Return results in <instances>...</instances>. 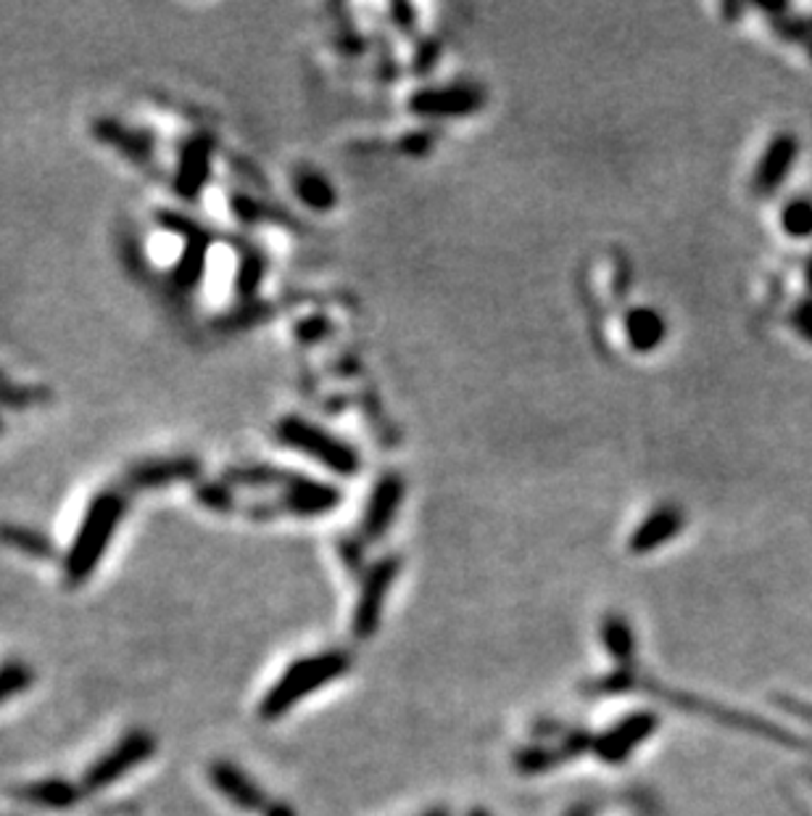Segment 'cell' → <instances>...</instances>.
Wrapping results in <instances>:
<instances>
[{"mask_svg": "<svg viewBox=\"0 0 812 816\" xmlns=\"http://www.w3.org/2000/svg\"><path fill=\"white\" fill-rule=\"evenodd\" d=\"M124 513H128V497H124L122 489H104L93 497L80 520L77 533H74V542L64 552L66 587H80L96 574L119 524H122Z\"/></svg>", "mask_w": 812, "mask_h": 816, "instance_id": "1", "label": "cell"}, {"mask_svg": "<svg viewBox=\"0 0 812 816\" xmlns=\"http://www.w3.org/2000/svg\"><path fill=\"white\" fill-rule=\"evenodd\" d=\"M351 669V658L341 650L332 652H319V656L301 658L282 671V676L277 680L272 687L267 689L259 703V717L264 721H275L286 717L288 711L306 698V695L317 693L325 684L336 682L338 676H343Z\"/></svg>", "mask_w": 812, "mask_h": 816, "instance_id": "2", "label": "cell"}, {"mask_svg": "<svg viewBox=\"0 0 812 816\" xmlns=\"http://www.w3.org/2000/svg\"><path fill=\"white\" fill-rule=\"evenodd\" d=\"M275 433L286 447L301 452V455H306L310 460L332 470V473L356 476L359 468H362V457H359V452L351 447L349 442L332 436L330 431L319 429L312 420L288 416L277 423Z\"/></svg>", "mask_w": 812, "mask_h": 816, "instance_id": "3", "label": "cell"}, {"mask_svg": "<svg viewBox=\"0 0 812 816\" xmlns=\"http://www.w3.org/2000/svg\"><path fill=\"white\" fill-rule=\"evenodd\" d=\"M156 748H159V743H156V737L148 730L124 732L109 751L100 753L96 761L82 771L80 784L85 790V795L109 790L111 784L128 777L132 769L143 767L154 756Z\"/></svg>", "mask_w": 812, "mask_h": 816, "instance_id": "4", "label": "cell"}, {"mask_svg": "<svg viewBox=\"0 0 812 816\" xmlns=\"http://www.w3.org/2000/svg\"><path fill=\"white\" fill-rule=\"evenodd\" d=\"M486 93L475 85L423 87L409 98V111L423 119H455L470 117L483 109Z\"/></svg>", "mask_w": 812, "mask_h": 816, "instance_id": "5", "label": "cell"}, {"mask_svg": "<svg viewBox=\"0 0 812 816\" xmlns=\"http://www.w3.org/2000/svg\"><path fill=\"white\" fill-rule=\"evenodd\" d=\"M399 571V557H383V561H377L375 566H369L367 574H364L362 592H359L354 611V634L359 639H367L375 634L377 624H380L383 602H386L388 589L393 587Z\"/></svg>", "mask_w": 812, "mask_h": 816, "instance_id": "6", "label": "cell"}, {"mask_svg": "<svg viewBox=\"0 0 812 816\" xmlns=\"http://www.w3.org/2000/svg\"><path fill=\"white\" fill-rule=\"evenodd\" d=\"M404 492L407 483L399 473H386L377 479L373 494H369L367 500V511H364L362 518V537L367 539V542H377V539L386 537L390 524L399 516Z\"/></svg>", "mask_w": 812, "mask_h": 816, "instance_id": "7", "label": "cell"}, {"mask_svg": "<svg viewBox=\"0 0 812 816\" xmlns=\"http://www.w3.org/2000/svg\"><path fill=\"white\" fill-rule=\"evenodd\" d=\"M657 724L659 721L652 711L631 713L594 740V753L607 764H622L635 745L644 743L657 730Z\"/></svg>", "mask_w": 812, "mask_h": 816, "instance_id": "8", "label": "cell"}, {"mask_svg": "<svg viewBox=\"0 0 812 816\" xmlns=\"http://www.w3.org/2000/svg\"><path fill=\"white\" fill-rule=\"evenodd\" d=\"M799 156V141L791 133H778L767 143V148L760 156L758 169H754L752 188L758 196L771 199L780 185L786 183V178L791 175V169L797 165Z\"/></svg>", "mask_w": 812, "mask_h": 816, "instance_id": "9", "label": "cell"}, {"mask_svg": "<svg viewBox=\"0 0 812 816\" xmlns=\"http://www.w3.org/2000/svg\"><path fill=\"white\" fill-rule=\"evenodd\" d=\"M209 782L232 806L245 814H264L269 808L267 793L232 761H214L209 767Z\"/></svg>", "mask_w": 812, "mask_h": 816, "instance_id": "10", "label": "cell"}, {"mask_svg": "<svg viewBox=\"0 0 812 816\" xmlns=\"http://www.w3.org/2000/svg\"><path fill=\"white\" fill-rule=\"evenodd\" d=\"M211 137L195 135L191 141H185V146L180 148L178 172H174V193L178 196L185 201H195L201 196V191L211 178Z\"/></svg>", "mask_w": 812, "mask_h": 816, "instance_id": "11", "label": "cell"}, {"mask_svg": "<svg viewBox=\"0 0 812 816\" xmlns=\"http://www.w3.org/2000/svg\"><path fill=\"white\" fill-rule=\"evenodd\" d=\"M14 795L22 803L35 808H48V812H66L74 808L85 795L80 782L66 780V777H43V780L27 782L14 790Z\"/></svg>", "mask_w": 812, "mask_h": 816, "instance_id": "12", "label": "cell"}, {"mask_svg": "<svg viewBox=\"0 0 812 816\" xmlns=\"http://www.w3.org/2000/svg\"><path fill=\"white\" fill-rule=\"evenodd\" d=\"M341 505V492L330 483L312 479H288L282 492V507L295 516H325Z\"/></svg>", "mask_w": 812, "mask_h": 816, "instance_id": "13", "label": "cell"}, {"mask_svg": "<svg viewBox=\"0 0 812 816\" xmlns=\"http://www.w3.org/2000/svg\"><path fill=\"white\" fill-rule=\"evenodd\" d=\"M201 466L193 457H163V460L137 463L124 476V487L130 489H159L174 481H191L198 476Z\"/></svg>", "mask_w": 812, "mask_h": 816, "instance_id": "14", "label": "cell"}, {"mask_svg": "<svg viewBox=\"0 0 812 816\" xmlns=\"http://www.w3.org/2000/svg\"><path fill=\"white\" fill-rule=\"evenodd\" d=\"M683 520V513L678 511V507H657V511H652L650 516L641 520L639 529L631 533L628 548H631L633 555H650V552L663 548V544H667L670 539H676L678 533H681Z\"/></svg>", "mask_w": 812, "mask_h": 816, "instance_id": "15", "label": "cell"}, {"mask_svg": "<svg viewBox=\"0 0 812 816\" xmlns=\"http://www.w3.org/2000/svg\"><path fill=\"white\" fill-rule=\"evenodd\" d=\"M626 334L635 351H652L665 341L667 325L652 307H635L626 315Z\"/></svg>", "mask_w": 812, "mask_h": 816, "instance_id": "16", "label": "cell"}, {"mask_svg": "<svg viewBox=\"0 0 812 816\" xmlns=\"http://www.w3.org/2000/svg\"><path fill=\"white\" fill-rule=\"evenodd\" d=\"M0 544L33 557V561H56V542L40 529H27L16 524H0Z\"/></svg>", "mask_w": 812, "mask_h": 816, "instance_id": "17", "label": "cell"}, {"mask_svg": "<svg viewBox=\"0 0 812 816\" xmlns=\"http://www.w3.org/2000/svg\"><path fill=\"white\" fill-rule=\"evenodd\" d=\"M594 748V740L589 734H572V737L565 740L557 751H546V748H531L522 751L518 756V767L522 771H544L549 767H557V764L568 761V758L581 756L583 751Z\"/></svg>", "mask_w": 812, "mask_h": 816, "instance_id": "18", "label": "cell"}, {"mask_svg": "<svg viewBox=\"0 0 812 816\" xmlns=\"http://www.w3.org/2000/svg\"><path fill=\"white\" fill-rule=\"evenodd\" d=\"M295 196L304 201L310 209L327 212L336 206V188L330 185V180L323 178L317 172H299L295 175Z\"/></svg>", "mask_w": 812, "mask_h": 816, "instance_id": "19", "label": "cell"}, {"mask_svg": "<svg viewBox=\"0 0 812 816\" xmlns=\"http://www.w3.org/2000/svg\"><path fill=\"white\" fill-rule=\"evenodd\" d=\"M602 639L604 648L609 650V656L618 663H628L633 656V632L622 616H607L602 621Z\"/></svg>", "mask_w": 812, "mask_h": 816, "instance_id": "20", "label": "cell"}, {"mask_svg": "<svg viewBox=\"0 0 812 816\" xmlns=\"http://www.w3.org/2000/svg\"><path fill=\"white\" fill-rule=\"evenodd\" d=\"M35 684V669L29 663L11 658V661L0 663V706L14 700L16 695L27 693Z\"/></svg>", "mask_w": 812, "mask_h": 816, "instance_id": "21", "label": "cell"}, {"mask_svg": "<svg viewBox=\"0 0 812 816\" xmlns=\"http://www.w3.org/2000/svg\"><path fill=\"white\" fill-rule=\"evenodd\" d=\"M780 228L789 238L804 241L812 238V199L797 196L786 201L784 209H780Z\"/></svg>", "mask_w": 812, "mask_h": 816, "instance_id": "22", "label": "cell"}, {"mask_svg": "<svg viewBox=\"0 0 812 816\" xmlns=\"http://www.w3.org/2000/svg\"><path fill=\"white\" fill-rule=\"evenodd\" d=\"M776 33L786 40H795L799 46L808 48V53L812 56V19H778L776 22Z\"/></svg>", "mask_w": 812, "mask_h": 816, "instance_id": "23", "label": "cell"}, {"mask_svg": "<svg viewBox=\"0 0 812 816\" xmlns=\"http://www.w3.org/2000/svg\"><path fill=\"white\" fill-rule=\"evenodd\" d=\"M264 278V265L259 256H245V262L238 269V288L245 293H254L256 286L262 284Z\"/></svg>", "mask_w": 812, "mask_h": 816, "instance_id": "24", "label": "cell"}, {"mask_svg": "<svg viewBox=\"0 0 812 816\" xmlns=\"http://www.w3.org/2000/svg\"><path fill=\"white\" fill-rule=\"evenodd\" d=\"M789 323H791V328L804 338V341L812 344V297L799 301V304L795 307V312H791Z\"/></svg>", "mask_w": 812, "mask_h": 816, "instance_id": "25", "label": "cell"}, {"mask_svg": "<svg viewBox=\"0 0 812 816\" xmlns=\"http://www.w3.org/2000/svg\"><path fill=\"white\" fill-rule=\"evenodd\" d=\"M264 816H295V814L288 803H269V808L264 812Z\"/></svg>", "mask_w": 812, "mask_h": 816, "instance_id": "26", "label": "cell"}, {"mask_svg": "<svg viewBox=\"0 0 812 816\" xmlns=\"http://www.w3.org/2000/svg\"><path fill=\"white\" fill-rule=\"evenodd\" d=\"M804 280H808V286H810V291H812V254H810L808 265H804Z\"/></svg>", "mask_w": 812, "mask_h": 816, "instance_id": "27", "label": "cell"}, {"mask_svg": "<svg viewBox=\"0 0 812 816\" xmlns=\"http://www.w3.org/2000/svg\"><path fill=\"white\" fill-rule=\"evenodd\" d=\"M425 816H449V814L440 812V808H436V812H431V814H425Z\"/></svg>", "mask_w": 812, "mask_h": 816, "instance_id": "28", "label": "cell"}, {"mask_svg": "<svg viewBox=\"0 0 812 816\" xmlns=\"http://www.w3.org/2000/svg\"><path fill=\"white\" fill-rule=\"evenodd\" d=\"M468 816H488V814H486V812H481V808H477V812H470Z\"/></svg>", "mask_w": 812, "mask_h": 816, "instance_id": "29", "label": "cell"}]
</instances>
